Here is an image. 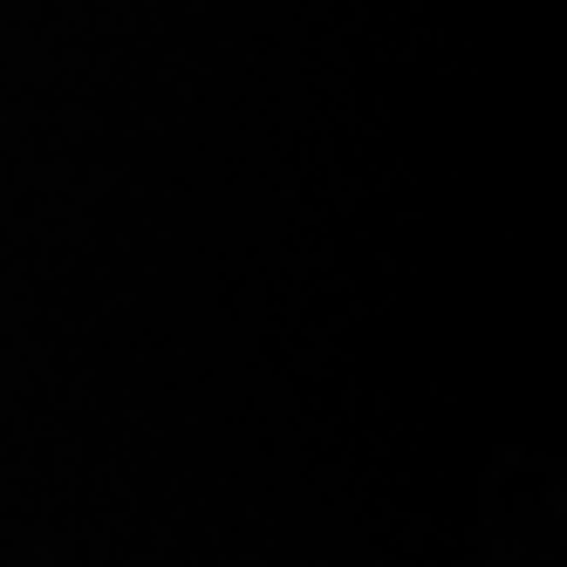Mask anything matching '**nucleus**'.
I'll use <instances>...</instances> for the list:
<instances>
[]
</instances>
